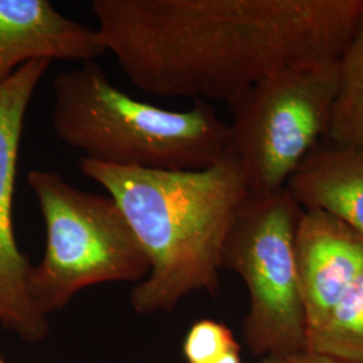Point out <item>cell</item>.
Instances as JSON below:
<instances>
[{
    "label": "cell",
    "mask_w": 363,
    "mask_h": 363,
    "mask_svg": "<svg viewBox=\"0 0 363 363\" xmlns=\"http://www.w3.org/2000/svg\"><path fill=\"white\" fill-rule=\"evenodd\" d=\"M303 208L284 189L249 196L223 247V268L249 292L244 337L257 357L304 350L307 320L295 265V230Z\"/></svg>",
    "instance_id": "8992f818"
},
{
    "label": "cell",
    "mask_w": 363,
    "mask_h": 363,
    "mask_svg": "<svg viewBox=\"0 0 363 363\" xmlns=\"http://www.w3.org/2000/svg\"><path fill=\"white\" fill-rule=\"evenodd\" d=\"M28 184L46 229L43 259L28 274V294L39 311L48 316L64 308L88 286L139 284L148 276L150 259L111 196L82 191L43 169L31 171Z\"/></svg>",
    "instance_id": "277c9868"
},
{
    "label": "cell",
    "mask_w": 363,
    "mask_h": 363,
    "mask_svg": "<svg viewBox=\"0 0 363 363\" xmlns=\"http://www.w3.org/2000/svg\"><path fill=\"white\" fill-rule=\"evenodd\" d=\"M303 210H325L363 237V154L320 142L286 183Z\"/></svg>",
    "instance_id": "30bf717a"
},
{
    "label": "cell",
    "mask_w": 363,
    "mask_h": 363,
    "mask_svg": "<svg viewBox=\"0 0 363 363\" xmlns=\"http://www.w3.org/2000/svg\"><path fill=\"white\" fill-rule=\"evenodd\" d=\"M362 0H93L106 52L139 89L228 104L259 81L337 61Z\"/></svg>",
    "instance_id": "6da1fadb"
},
{
    "label": "cell",
    "mask_w": 363,
    "mask_h": 363,
    "mask_svg": "<svg viewBox=\"0 0 363 363\" xmlns=\"http://www.w3.org/2000/svg\"><path fill=\"white\" fill-rule=\"evenodd\" d=\"M0 363H6L3 361V358H1V357H0Z\"/></svg>",
    "instance_id": "2e32d148"
},
{
    "label": "cell",
    "mask_w": 363,
    "mask_h": 363,
    "mask_svg": "<svg viewBox=\"0 0 363 363\" xmlns=\"http://www.w3.org/2000/svg\"><path fill=\"white\" fill-rule=\"evenodd\" d=\"M259 363H343L335 358H331L325 354H319L315 351L304 350L279 354V355H268L264 357Z\"/></svg>",
    "instance_id": "5bb4252c"
},
{
    "label": "cell",
    "mask_w": 363,
    "mask_h": 363,
    "mask_svg": "<svg viewBox=\"0 0 363 363\" xmlns=\"http://www.w3.org/2000/svg\"><path fill=\"white\" fill-rule=\"evenodd\" d=\"M295 265L307 335L363 273V237L325 211L303 210L295 230Z\"/></svg>",
    "instance_id": "ba28073f"
},
{
    "label": "cell",
    "mask_w": 363,
    "mask_h": 363,
    "mask_svg": "<svg viewBox=\"0 0 363 363\" xmlns=\"http://www.w3.org/2000/svg\"><path fill=\"white\" fill-rule=\"evenodd\" d=\"M52 127L84 159L150 169H205L230 152V124L206 101L169 111L116 88L97 61L52 78Z\"/></svg>",
    "instance_id": "3957f363"
},
{
    "label": "cell",
    "mask_w": 363,
    "mask_h": 363,
    "mask_svg": "<svg viewBox=\"0 0 363 363\" xmlns=\"http://www.w3.org/2000/svg\"><path fill=\"white\" fill-rule=\"evenodd\" d=\"M306 349L343 363H363V273L325 322L308 333Z\"/></svg>",
    "instance_id": "7c38bea8"
},
{
    "label": "cell",
    "mask_w": 363,
    "mask_h": 363,
    "mask_svg": "<svg viewBox=\"0 0 363 363\" xmlns=\"http://www.w3.org/2000/svg\"><path fill=\"white\" fill-rule=\"evenodd\" d=\"M339 84V60L298 66L259 81L232 103L230 151L252 196L274 194L325 139Z\"/></svg>",
    "instance_id": "5b68a950"
},
{
    "label": "cell",
    "mask_w": 363,
    "mask_h": 363,
    "mask_svg": "<svg viewBox=\"0 0 363 363\" xmlns=\"http://www.w3.org/2000/svg\"><path fill=\"white\" fill-rule=\"evenodd\" d=\"M325 143L363 154V3L339 58V84Z\"/></svg>",
    "instance_id": "8fae6325"
},
{
    "label": "cell",
    "mask_w": 363,
    "mask_h": 363,
    "mask_svg": "<svg viewBox=\"0 0 363 363\" xmlns=\"http://www.w3.org/2000/svg\"><path fill=\"white\" fill-rule=\"evenodd\" d=\"M237 347L240 345L228 325L203 319L190 327L182 350L187 363H208Z\"/></svg>",
    "instance_id": "4fadbf2b"
},
{
    "label": "cell",
    "mask_w": 363,
    "mask_h": 363,
    "mask_svg": "<svg viewBox=\"0 0 363 363\" xmlns=\"http://www.w3.org/2000/svg\"><path fill=\"white\" fill-rule=\"evenodd\" d=\"M81 172L116 202L150 259V273L132 289L135 311H171L194 291L217 295L223 247L250 196L230 151L205 169L117 167L88 159Z\"/></svg>",
    "instance_id": "7a4b0ae2"
},
{
    "label": "cell",
    "mask_w": 363,
    "mask_h": 363,
    "mask_svg": "<svg viewBox=\"0 0 363 363\" xmlns=\"http://www.w3.org/2000/svg\"><path fill=\"white\" fill-rule=\"evenodd\" d=\"M50 64L31 61L0 84V325L31 343L45 337L49 323L28 294L33 265L16 244L13 201L27 108Z\"/></svg>",
    "instance_id": "52a82bcc"
},
{
    "label": "cell",
    "mask_w": 363,
    "mask_h": 363,
    "mask_svg": "<svg viewBox=\"0 0 363 363\" xmlns=\"http://www.w3.org/2000/svg\"><path fill=\"white\" fill-rule=\"evenodd\" d=\"M106 52L96 28L48 0H0V84L31 61H96Z\"/></svg>",
    "instance_id": "9c48e42d"
},
{
    "label": "cell",
    "mask_w": 363,
    "mask_h": 363,
    "mask_svg": "<svg viewBox=\"0 0 363 363\" xmlns=\"http://www.w3.org/2000/svg\"><path fill=\"white\" fill-rule=\"evenodd\" d=\"M208 363H242L241 357H240V347L228 351L226 354H223L220 358H217V359H214V361Z\"/></svg>",
    "instance_id": "9a60e30c"
}]
</instances>
